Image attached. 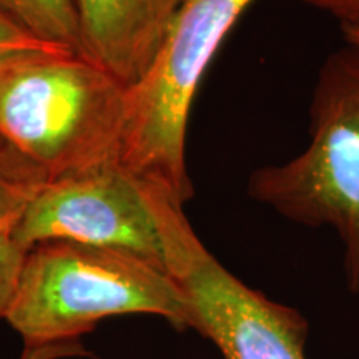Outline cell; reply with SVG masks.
Listing matches in <instances>:
<instances>
[{"label": "cell", "instance_id": "6da1fadb", "mask_svg": "<svg viewBox=\"0 0 359 359\" xmlns=\"http://www.w3.org/2000/svg\"><path fill=\"white\" fill-rule=\"evenodd\" d=\"M127 88L74 52L0 64V137L48 182L118 160Z\"/></svg>", "mask_w": 359, "mask_h": 359}, {"label": "cell", "instance_id": "7a4b0ae2", "mask_svg": "<svg viewBox=\"0 0 359 359\" xmlns=\"http://www.w3.org/2000/svg\"><path fill=\"white\" fill-rule=\"evenodd\" d=\"M122 314H154L188 330L187 303L165 269L128 251L53 240L27 251L6 320L25 346H50L77 343Z\"/></svg>", "mask_w": 359, "mask_h": 359}, {"label": "cell", "instance_id": "3957f363", "mask_svg": "<svg viewBox=\"0 0 359 359\" xmlns=\"http://www.w3.org/2000/svg\"><path fill=\"white\" fill-rule=\"evenodd\" d=\"M246 191L288 222L334 230L346 288L359 294V45L346 42L320 67L308 147L253 170Z\"/></svg>", "mask_w": 359, "mask_h": 359}, {"label": "cell", "instance_id": "277c9868", "mask_svg": "<svg viewBox=\"0 0 359 359\" xmlns=\"http://www.w3.org/2000/svg\"><path fill=\"white\" fill-rule=\"evenodd\" d=\"M253 0H180L167 35L143 77L127 90L118 161L185 205L193 196L187 133L201 80Z\"/></svg>", "mask_w": 359, "mask_h": 359}, {"label": "cell", "instance_id": "5b68a950", "mask_svg": "<svg viewBox=\"0 0 359 359\" xmlns=\"http://www.w3.org/2000/svg\"><path fill=\"white\" fill-rule=\"evenodd\" d=\"M163 243L165 271L187 303L188 330L224 359H306L309 323L293 306L251 288L218 262L180 201L143 182Z\"/></svg>", "mask_w": 359, "mask_h": 359}, {"label": "cell", "instance_id": "8992f818", "mask_svg": "<svg viewBox=\"0 0 359 359\" xmlns=\"http://www.w3.org/2000/svg\"><path fill=\"white\" fill-rule=\"evenodd\" d=\"M11 233L27 251L65 240L128 251L165 269L160 228L145 187L118 160L45 183Z\"/></svg>", "mask_w": 359, "mask_h": 359}, {"label": "cell", "instance_id": "52a82bcc", "mask_svg": "<svg viewBox=\"0 0 359 359\" xmlns=\"http://www.w3.org/2000/svg\"><path fill=\"white\" fill-rule=\"evenodd\" d=\"M80 53L125 88L143 77L158 52L180 0H75Z\"/></svg>", "mask_w": 359, "mask_h": 359}, {"label": "cell", "instance_id": "ba28073f", "mask_svg": "<svg viewBox=\"0 0 359 359\" xmlns=\"http://www.w3.org/2000/svg\"><path fill=\"white\" fill-rule=\"evenodd\" d=\"M0 13L40 42L82 55L75 0H0Z\"/></svg>", "mask_w": 359, "mask_h": 359}, {"label": "cell", "instance_id": "9c48e42d", "mask_svg": "<svg viewBox=\"0 0 359 359\" xmlns=\"http://www.w3.org/2000/svg\"><path fill=\"white\" fill-rule=\"evenodd\" d=\"M48 180L0 137V231H12Z\"/></svg>", "mask_w": 359, "mask_h": 359}, {"label": "cell", "instance_id": "30bf717a", "mask_svg": "<svg viewBox=\"0 0 359 359\" xmlns=\"http://www.w3.org/2000/svg\"><path fill=\"white\" fill-rule=\"evenodd\" d=\"M27 250L13 240L11 231H0V318L6 320L15 302L24 271Z\"/></svg>", "mask_w": 359, "mask_h": 359}, {"label": "cell", "instance_id": "8fae6325", "mask_svg": "<svg viewBox=\"0 0 359 359\" xmlns=\"http://www.w3.org/2000/svg\"><path fill=\"white\" fill-rule=\"evenodd\" d=\"M39 52H69L64 48L52 47L40 40L34 39L12 20H8L4 13H0V64L12 60V58L29 55ZM75 53V52H74Z\"/></svg>", "mask_w": 359, "mask_h": 359}, {"label": "cell", "instance_id": "7c38bea8", "mask_svg": "<svg viewBox=\"0 0 359 359\" xmlns=\"http://www.w3.org/2000/svg\"><path fill=\"white\" fill-rule=\"evenodd\" d=\"M334 17L341 30H358L359 32V0H298Z\"/></svg>", "mask_w": 359, "mask_h": 359}, {"label": "cell", "instance_id": "4fadbf2b", "mask_svg": "<svg viewBox=\"0 0 359 359\" xmlns=\"http://www.w3.org/2000/svg\"><path fill=\"white\" fill-rule=\"evenodd\" d=\"M82 353L77 343L50 344V346H25L20 359H55L62 356H75Z\"/></svg>", "mask_w": 359, "mask_h": 359}, {"label": "cell", "instance_id": "5bb4252c", "mask_svg": "<svg viewBox=\"0 0 359 359\" xmlns=\"http://www.w3.org/2000/svg\"><path fill=\"white\" fill-rule=\"evenodd\" d=\"M344 35V42L359 45V32L358 30H343Z\"/></svg>", "mask_w": 359, "mask_h": 359}]
</instances>
